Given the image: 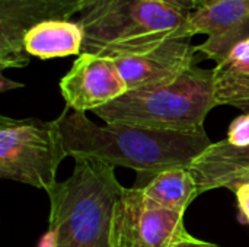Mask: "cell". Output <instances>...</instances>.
Wrapping results in <instances>:
<instances>
[{
	"label": "cell",
	"mask_w": 249,
	"mask_h": 247,
	"mask_svg": "<svg viewBox=\"0 0 249 247\" xmlns=\"http://www.w3.org/2000/svg\"><path fill=\"white\" fill-rule=\"evenodd\" d=\"M85 32L79 22L70 19H53L29 29L23 38L29 57L41 60L80 55L83 52Z\"/></svg>",
	"instance_id": "7c38bea8"
},
{
	"label": "cell",
	"mask_w": 249,
	"mask_h": 247,
	"mask_svg": "<svg viewBox=\"0 0 249 247\" xmlns=\"http://www.w3.org/2000/svg\"><path fill=\"white\" fill-rule=\"evenodd\" d=\"M60 90L69 109L86 114L114 102L128 89L114 58L82 52L60 80Z\"/></svg>",
	"instance_id": "52a82bcc"
},
{
	"label": "cell",
	"mask_w": 249,
	"mask_h": 247,
	"mask_svg": "<svg viewBox=\"0 0 249 247\" xmlns=\"http://www.w3.org/2000/svg\"><path fill=\"white\" fill-rule=\"evenodd\" d=\"M226 140L235 147L249 146V114H242L231 122Z\"/></svg>",
	"instance_id": "9a60e30c"
},
{
	"label": "cell",
	"mask_w": 249,
	"mask_h": 247,
	"mask_svg": "<svg viewBox=\"0 0 249 247\" xmlns=\"http://www.w3.org/2000/svg\"><path fill=\"white\" fill-rule=\"evenodd\" d=\"M188 28L191 36H207L197 52L217 64L249 39V0H213L190 13Z\"/></svg>",
	"instance_id": "ba28073f"
},
{
	"label": "cell",
	"mask_w": 249,
	"mask_h": 247,
	"mask_svg": "<svg viewBox=\"0 0 249 247\" xmlns=\"http://www.w3.org/2000/svg\"><path fill=\"white\" fill-rule=\"evenodd\" d=\"M39 247H54V237H53V233L50 230H48V233H45Z\"/></svg>",
	"instance_id": "ffe728a7"
},
{
	"label": "cell",
	"mask_w": 249,
	"mask_h": 247,
	"mask_svg": "<svg viewBox=\"0 0 249 247\" xmlns=\"http://www.w3.org/2000/svg\"><path fill=\"white\" fill-rule=\"evenodd\" d=\"M74 162L73 173L47 191L54 247H134L131 188L107 163Z\"/></svg>",
	"instance_id": "6da1fadb"
},
{
	"label": "cell",
	"mask_w": 249,
	"mask_h": 247,
	"mask_svg": "<svg viewBox=\"0 0 249 247\" xmlns=\"http://www.w3.org/2000/svg\"><path fill=\"white\" fill-rule=\"evenodd\" d=\"M235 192L238 207H239V215L244 223L249 224V181L235 183L229 188Z\"/></svg>",
	"instance_id": "2e32d148"
},
{
	"label": "cell",
	"mask_w": 249,
	"mask_h": 247,
	"mask_svg": "<svg viewBox=\"0 0 249 247\" xmlns=\"http://www.w3.org/2000/svg\"><path fill=\"white\" fill-rule=\"evenodd\" d=\"M134 247H174L193 236L184 226V214L147 198L139 186L131 188Z\"/></svg>",
	"instance_id": "30bf717a"
},
{
	"label": "cell",
	"mask_w": 249,
	"mask_h": 247,
	"mask_svg": "<svg viewBox=\"0 0 249 247\" xmlns=\"http://www.w3.org/2000/svg\"><path fill=\"white\" fill-rule=\"evenodd\" d=\"M210 1H213V0H207V3H210Z\"/></svg>",
	"instance_id": "44dd1931"
},
{
	"label": "cell",
	"mask_w": 249,
	"mask_h": 247,
	"mask_svg": "<svg viewBox=\"0 0 249 247\" xmlns=\"http://www.w3.org/2000/svg\"><path fill=\"white\" fill-rule=\"evenodd\" d=\"M83 52L109 58L137 55L174 41L193 38L188 12L162 0H80Z\"/></svg>",
	"instance_id": "3957f363"
},
{
	"label": "cell",
	"mask_w": 249,
	"mask_h": 247,
	"mask_svg": "<svg viewBox=\"0 0 249 247\" xmlns=\"http://www.w3.org/2000/svg\"><path fill=\"white\" fill-rule=\"evenodd\" d=\"M139 188L152 201L182 214H185L190 204L200 195L197 181L188 167L160 172Z\"/></svg>",
	"instance_id": "5bb4252c"
},
{
	"label": "cell",
	"mask_w": 249,
	"mask_h": 247,
	"mask_svg": "<svg viewBox=\"0 0 249 247\" xmlns=\"http://www.w3.org/2000/svg\"><path fill=\"white\" fill-rule=\"evenodd\" d=\"M18 87H23V83L12 82L4 74H1V77H0V90H1V93H4V92H7L10 89H18Z\"/></svg>",
	"instance_id": "d6986e66"
},
{
	"label": "cell",
	"mask_w": 249,
	"mask_h": 247,
	"mask_svg": "<svg viewBox=\"0 0 249 247\" xmlns=\"http://www.w3.org/2000/svg\"><path fill=\"white\" fill-rule=\"evenodd\" d=\"M55 121L67 156L133 169L149 179L169 169L190 167L212 144L206 131L182 134L120 122L98 125L85 112L69 108Z\"/></svg>",
	"instance_id": "7a4b0ae2"
},
{
	"label": "cell",
	"mask_w": 249,
	"mask_h": 247,
	"mask_svg": "<svg viewBox=\"0 0 249 247\" xmlns=\"http://www.w3.org/2000/svg\"><path fill=\"white\" fill-rule=\"evenodd\" d=\"M80 0H0V67L28 66L23 38L34 26L53 20L70 19L79 13Z\"/></svg>",
	"instance_id": "8992f818"
},
{
	"label": "cell",
	"mask_w": 249,
	"mask_h": 247,
	"mask_svg": "<svg viewBox=\"0 0 249 247\" xmlns=\"http://www.w3.org/2000/svg\"><path fill=\"white\" fill-rule=\"evenodd\" d=\"M216 106L213 70L194 64L174 82L127 90L121 98L93 111V114L105 122L198 134L204 132V119Z\"/></svg>",
	"instance_id": "277c9868"
},
{
	"label": "cell",
	"mask_w": 249,
	"mask_h": 247,
	"mask_svg": "<svg viewBox=\"0 0 249 247\" xmlns=\"http://www.w3.org/2000/svg\"><path fill=\"white\" fill-rule=\"evenodd\" d=\"M67 157L57 121L0 116V176L45 192Z\"/></svg>",
	"instance_id": "5b68a950"
},
{
	"label": "cell",
	"mask_w": 249,
	"mask_h": 247,
	"mask_svg": "<svg viewBox=\"0 0 249 247\" xmlns=\"http://www.w3.org/2000/svg\"><path fill=\"white\" fill-rule=\"evenodd\" d=\"M213 95L217 106H233L249 114V39L213 68Z\"/></svg>",
	"instance_id": "4fadbf2b"
},
{
	"label": "cell",
	"mask_w": 249,
	"mask_h": 247,
	"mask_svg": "<svg viewBox=\"0 0 249 247\" xmlns=\"http://www.w3.org/2000/svg\"><path fill=\"white\" fill-rule=\"evenodd\" d=\"M174 247H220L214 243H210V242H204V240H200V239H196L194 236L188 240H184L178 245H175Z\"/></svg>",
	"instance_id": "ac0fdd59"
},
{
	"label": "cell",
	"mask_w": 249,
	"mask_h": 247,
	"mask_svg": "<svg viewBox=\"0 0 249 247\" xmlns=\"http://www.w3.org/2000/svg\"><path fill=\"white\" fill-rule=\"evenodd\" d=\"M162 1L175 9H179V10L188 12V13L196 12L207 4V0H162Z\"/></svg>",
	"instance_id": "e0dca14e"
},
{
	"label": "cell",
	"mask_w": 249,
	"mask_h": 247,
	"mask_svg": "<svg viewBox=\"0 0 249 247\" xmlns=\"http://www.w3.org/2000/svg\"><path fill=\"white\" fill-rule=\"evenodd\" d=\"M200 195L249 181V146L235 147L228 140L212 143L188 167Z\"/></svg>",
	"instance_id": "8fae6325"
},
{
	"label": "cell",
	"mask_w": 249,
	"mask_h": 247,
	"mask_svg": "<svg viewBox=\"0 0 249 247\" xmlns=\"http://www.w3.org/2000/svg\"><path fill=\"white\" fill-rule=\"evenodd\" d=\"M191 38L174 39L143 54L114 58L128 90L174 82L196 64Z\"/></svg>",
	"instance_id": "9c48e42d"
}]
</instances>
